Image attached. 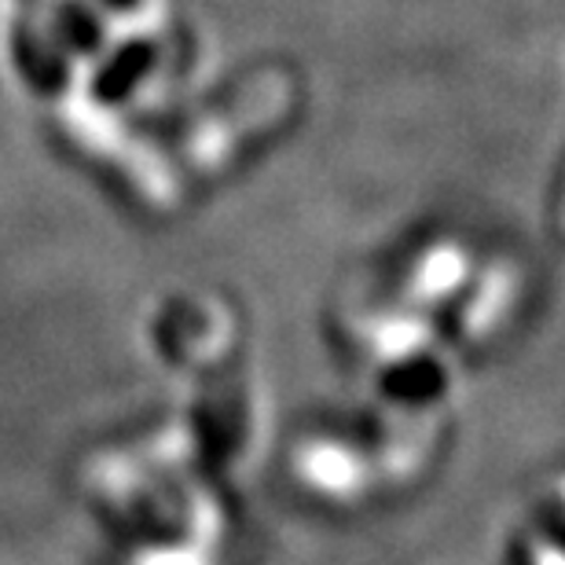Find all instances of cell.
<instances>
[{
  "label": "cell",
  "mask_w": 565,
  "mask_h": 565,
  "mask_svg": "<svg viewBox=\"0 0 565 565\" xmlns=\"http://www.w3.org/2000/svg\"><path fill=\"white\" fill-rule=\"evenodd\" d=\"M8 60L19 82L41 99H60L74 85V60L60 49L38 11H19L8 22Z\"/></svg>",
  "instance_id": "1"
},
{
  "label": "cell",
  "mask_w": 565,
  "mask_h": 565,
  "mask_svg": "<svg viewBox=\"0 0 565 565\" xmlns=\"http://www.w3.org/2000/svg\"><path fill=\"white\" fill-rule=\"evenodd\" d=\"M158 66V44L143 33L118 41L96 60L93 74H88V99L96 107H121L140 93L147 77Z\"/></svg>",
  "instance_id": "2"
},
{
  "label": "cell",
  "mask_w": 565,
  "mask_h": 565,
  "mask_svg": "<svg viewBox=\"0 0 565 565\" xmlns=\"http://www.w3.org/2000/svg\"><path fill=\"white\" fill-rule=\"evenodd\" d=\"M44 26L71 60H99L107 52V15L96 0H44Z\"/></svg>",
  "instance_id": "3"
},
{
  "label": "cell",
  "mask_w": 565,
  "mask_h": 565,
  "mask_svg": "<svg viewBox=\"0 0 565 565\" xmlns=\"http://www.w3.org/2000/svg\"><path fill=\"white\" fill-rule=\"evenodd\" d=\"M104 11H115V15H137L143 8V0H96Z\"/></svg>",
  "instance_id": "4"
},
{
  "label": "cell",
  "mask_w": 565,
  "mask_h": 565,
  "mask_svg": "<svg viewBox=\"0 0 565 565\" xmlns=\"http://www.w3.org/2000/svg\"><path fill=\"white\" fill-rule=\"evenodd\" d=\"M15 4H19L22 11H41L44 0H15Z\"/></svg>",
  "instance_id": "5"
}]
</instances>
